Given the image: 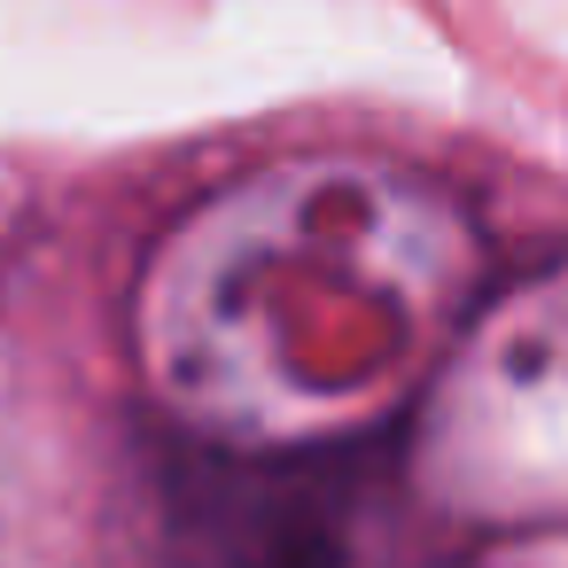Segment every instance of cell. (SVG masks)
<instances>
[{
  "label": "cell",
  "instance_id": "obj_3",
  "mask_svg": "<svg viewBox=\"0 0 568 568\" xmlns=\"http://www.w3.org/2000/svg\"><path fill=\"white\" fill-rule=\"evenodd\" d=\"M405 475L366 459H195L172 483V568H436Z\"/></svg>",
  "mask_w": 568,
  "mask_h": 568
},
{
  "label": "cell",
  "instance_id": "obj_2",
  "mask_svg": "<svg viewBox=\"0 0 568 568\" xmlns=\"http://www.w3.org/2000/svg\"><path fill=\"white\" fill-rule=\"evenodd\" d=\"M397 475L444 521L568 529V265L483 296L405 428Z\"/></svg>",
  "mask_w": 568,
  "mask_h": 568
},
{
  "label": "cell",
  "instance_id": "obj_1",
  "mask_svg": "<svg viewBox=\"0 0 568 568\" xmlns=\"http://www.w3.org/2000/svg\"><path fill=\"white\" fill-rule=\"evenodd\" d=\"M490 296L475 211L382 156H296L195 203L149 257L133 351L211 459H366L413 428Z\"/></svg>",
  "mask_w": 568,
  "mask_h": 568
},
{
  "label": "cell",
  "instance_id": "obj_4",
  "mask_svg": "<svg viewBox=\"0 0 568 568\" xmlns=\"http://www.w3.org/2000/svg\"><path fill=\"white\" fill-rule=\"evenodd\" d=\"M475 568H568V529H545V537H498Z\"/></svg>",
  "mask_w": 568,
  "mask_h": 568
}]
</instances>
